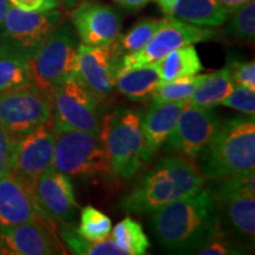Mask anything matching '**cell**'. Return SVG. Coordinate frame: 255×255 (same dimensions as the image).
I'll return each instance as SVG.
<instances>
[{"label": "cell", "mask_w": 255, "mask_h": 255, "mask_svg": "<svg viewBox=\"0 0 255 255\" xmlns=\"http://www.w3.org/2000/svg\"><path fill=\"white\" fill-rule=\"evenodd\" d=\"M56 130L52 117L46 122L15 136L11 173L33 184L55 158Z\"/></svg>", "instance_id": "cell-12"}, {"label": "cell", "mask_w": 255, "mask_h": 255, "mask_svg": "<svg viewBox=\"0 0 255 255\" xmlns=\"http://www.w3.org/2000/svg\"><path fill=\"white\" fill-rule=\"evenodd\" d=\"M52 121L56 132L66 130L101 132L98 100L76 75L52 91Z\"/></svg>", "instance_id": "cell-8"}, {"label": "cell", "mask_w": 255, "mask_h": 255, "mask_svg": "<svg viewBox=\"0 0 255 255\" xmlns=\"http://www.w3.org/2000/svg\"><path fill=\"white\" fill-rule=\"evenodd\" d=\"M231 12L219 0H178L170 17L183 23L205 27H220Z\"/></svg>", "instance_id": "cell-20"}, {"label": "cell", "mask_w": 255, "mask_h": 255, "mask_svg": "<svg viewBox=\"0 0 255 255\" xmlns=\"http://www.w3.org/2000/svg\"><path fill=\"white\" fill-rule=\"evenodd\" d=\"M64 21L59 9L23 11L9 6L1 25V43L20 51L28 59Z\"/></svg>", "instance_id": "cell-11"}, {"label": "cell", "mask_w": 255, "mask_h": 255, "mask_svg": "<svg viewBox=\"0 0 255 255\" xmlns=\"http://www.w3.org/2000/svg\"><path fill=\"white\" fill-rule=\"evenodd\" d=\"M203 186L205 180L191 159L165 157L139 178L122 200L121 208L130 214H150L167 203L193 195Z\"/></svg>", "instance_id": "cell-2"}, {"label": "cell", "mask_w": 255, "mask_h": 255, "mask_svg": "<svg viewBox=\"0 0 255 255\" xmlns=\"http://www.w3.org/2000/svg\"><path fill=\"white\" fill-rule=\"evenodd\" d=\"M52 167L76 177H94L111 173L100 133L81 130L56 132Z\"/></svg>", "instance_id": "cell-7"}, {"label": "cell", "mask_w": 255, "mask_h": 255, "mask_svg": "<svg viewBox=\"0 0 255 255\" xmlns=\"http://www.w3.org/2000/svg\"><path fill=\"white\" fill-rule=\"evenodd\" d=\"M9 6H11V4H9L8 0H0V28H1L2 21H4Z\"/></svg>", "instance_id": "cell-39"}, {"label": "cell", "mask_w": 255, "mask_h": 255, "mask_svg": "<svg viewBox=\"0 0 255 255\" xmlns=\"http://www.w3.org/2000/svg\"><path fill=\"white\" fill-rule=\"evenodd\" d=\"M229 19V18H228ZM229 36L239 40L254 41L255 38V1L246 2L233 12L226 28Z\"/></svg>", "instance_id": "cell-30"}, {"label": "cell", "mask_w": 255, "mask_h": 255, "mask_svg": "<svg viewBox=\"0 0 255 255\" xmlns=\"http://www.w3.org/2000/svg\"><path fill=\"white\" fill-rule=\"evenodd\" d=\"M195 161L205 181L253 171L255 169L254 115L220 121L219 127Z\"/></svg>", "instance_id": "cell-3"}, {"label": "cell", "mask_w": 255, "mask_h": 255, "mask_svg": "<svg viewBox=\"0 0 255 255\" xmlns=\"http://www.w3.org/2000/svg\"><path fill=\"white\" fill-rule=\"evenodd\" d=\"M59 4L64 6L65 8L68 9H72L73 7H76L78 4H81V2L85 1V0H58Z\"/></svg>", "instance_id": "cell-40"}, {"label": "cell", "mask_w": 255, "mask_h": 255, "mask_svg": "<svg viewBox=\"0 0 255 255\" xmlns=\"http://www.w3.org/2000/svg\"><path fill=\"white\" fill-rule=\"evenodd\" d=\"M71 21L82 44L103 46L120 36L123 18L113 6L85 0L72 8Z\"/></svg>", "instance_id": "cell-16"}, {"label": "cell", "mask_w": 255, "mask_h": 255, "mask_svg": "<svg viewBox=\"0 0 255 255\" xmlns=\"http://www.w3.org/2000/svg\"><path fill=\"white\" fill-rule=\"evenodd\" d=\"M215 37V31L209 27L196 26L176 20L171 17L163 18L151 39L137 52L122 56L119 73L130 69L154 65L178 47L210 40ZM117 73V75H119Z\"/></svg>", "instance_id": "cell-9"}, {"label": "cell", "mask_w": 255, "mask_h": 255, "mask_svg": "<svg viewBox=\"0 0 255 255\" xmlns=\"http://www.w3.org/2000/svg\"><path fill=\"white\" fill-rule=\"evenodd\" d=\"M162 82L190 77L202 71L203 66L193 44L178 47L154 64Z\"/></svg>", "instance_id": "cell-23"}, {"label": "cell", "mask_w": 255, "mask_h": 255, "mask_svg": "<svg viewBox=\"0 0 255 255\" xmlns=\"http://www.w3.org/2000/svg\"><path fill=\"white\" fill-rule=\"evenodd\" d=\"M161 78L154 65L130 69L120 72L116 78V87L128 100L145 102L150 100L152 92L161 83Z\"/></svg>", "instance_id": "cell-22"}, {"label": "cell", "mask_w": 255, "mask_h": 255, "mask_svg": "<svg viewBox=\"0 0 255 255\" xmlns=\"http://www.w3.org/2000/svg\"><path fill=\"white\" fill-rule=\"evenodd\" d=\"M52 220L43 218L13 226H0V254H66Z\"/></svg>", "instance_id": "cell-13"}, {"label": "cell", "mask_w": 255, "mask_h": 255, "mask_svg": "<svg viewBox=\"0 0 255 255\" xmlns=\"http://www.w3.org/2000/svg\"><path fill=\"white\" fill-rule=\"evenodd\" d=\"M235 87L229 65L218 71L205 75L202 82L188 100V103L203 109H213L221 104Z\"/></svg>", "instance_id": "cell-21"}, {"label": "cell", "mask_w": 255, "mask_h": 255, "mask_svg": "<svg viewBox=\"0 0 255 255\" xmlns=\"http://www.w3.org/2000/svg\"><path fill=\"white\" fill-rule=\"evenodd\" d=\"M150 214L152 234L161 246L175 253H194L222 235L215 203L205 187Z\"/></svg>", "instance_id": "cell-1"}, {"label": "cell", "mask_w": 255, "mask_h": 255, "mask_svg": "<svg viewBox=\"0 0 255 255\" xmlns=\"http://www.w3.org/2000/svg\"><path fill=\"white\" fill-rule=\"evenodd\" d=\"M32 83L30 59L13 47L0 44V92Z\"/></svg>", "instance_id": "cell-24"}, {"label": "cell", "mask_w": 255, "mask_h": 255, "mask_svg": "<svg viewBox=\"0 0 255 255\" xmlns=\"http://www.w3.org/2000/svg\"><path fill=\"white\" fill-rule=\"evenodd\" d=\"M114 1L127 9H139L148 5L151 0H114Z\"/></svg>", "instance_id": "cell-36"}, {"label": "cell", "mask_w": 255, "mask_h": 255, "mask_svg": "<svg viewBox=\"0 0 255 255\" xmlns=\"http://www.w3.org/2000/svg\"><path fill=\"white\" fill-rule=\"evenodd\" d=\"M246 251H250V248L244 246L240 242L220 235V237L209 241L208 244L203 245L202 247H200L194 253L199 255H235L245 254Z\"/></svg>", "instance_id": "cell-32"}, {"label": "cell", "mask_w": 255, "mask_h": 255, "mask_svg": "<svg viewBox=\"0 0 255 255\" xmlns=\"http://www.w3.org/2000/svg\"><path fill=\"white\" fill-rule=\"evenodd\" d=\"M231 68L235 84L244 85L251 90H255V63L234 62L228 64Z\"/></svg>", "instance_id": "cell-34"}, {"label": "cell", "mask_w": 255, "mask_h": 255, "mask_svg": "<svg viewBox=\"0 0 255 255\" xmlns=\"http://www.w3.org/2000/svg\"><path fill=\"white\" fill-rule=\"evenodd\" d=\"M221 105L241 111L245 115L255 114V90L235 84L233 91L221 102Z\"/></svg>", "instance_id": "cell-31"}, {"label": "cell", "mask_w": 255, "mask_h": 255, "mask_svg": "<svg viewBox=\"0 0 255 255\" xmlns=\"http://www.w3.org/2000/svg\"><path fill=\"white\" fill-rule=\"evenodd\" d=\"M141 111L119 109L104 117L100 136L103 141L111 174L130 180L141 170L144 161V138Z\"/></svg>", "instance_id": "cell-5"}, {"label": "cell", "mask_w": 255, "mask_h": 255, "mask_svg": "<svg viewBox=\"0 0 255 255\" xmlns=\"http://www.w3.org/2000/svg\"><path fill=\"white\" fill-rule=\"evenodd\" d=\"M205 187V186H203ZM216 207L220 232L253 248L255 235V173L210 180L205 187Z\"/></svg>", "instance_id": "cell-4"}, {"label": "cell", "mask_w": 255, "mask_h": 255, "mask_svg": "<svg viewBox=\"0 0 255 255\" xmlns=\"http://www.w3.org/2000/svg\"><path fill=\"white\" fill-rule=\"evenodd\" d=\"M79 234L89 241H102L110 237L111 220L103 212L88 206L81 213V225L77 228Z\"/></svg>", "instance_id": "cell-29"}, {"label": "cell", "mask_w": 255, "mask_h": 255, "mask_svg": "<svg viewBox=\"0 0 255 255\" xmlns=\"http://www.w3.org/2000/svg\"><path fill=\"white\" fill-rule=\"evenodd\" d=\"M219 123L218 115L212 109H203L186 102L174 131L165 142L167 150L194 161Z\"/></svg>", "instance_id": "cell-15"}, {"label": "cell", "mask_w": 255, "mask_h": 255, "mask_svg": "<svg viewBox=\"0 0 255 255\" xmlns=\"http://www.w3.org/2000/svg\"><path fill=\"white\" fill-rule=\"evenodd\" d=\"M33 193L41 214L52 221L73 222L78 205L69 175L51 165L33 184Z\"/></svg>", "instance_id": "cell-17"}, {"label": "cell", "mask_w": 255, "mask_h": 255, "mask_svg": "<svg viewBox=\"0 0 255 255\" xmlns=\"http://www.w3.org/2000/svg\"><path fill=\"white\" fill-rule=\"evenodd\" d=\"M178 0H155V2L161 9V12L163 13L165 17H170L171 12H173V8L176 5Z\"/></svg>", "instance_id": "cell-37"}, {"label": "cell", "mask_w": 255, "mask_h": 255, "mask_svg": "<svg viewBox=\"0 0 255 255\" xmlns=\"http://www.w3.org/2000/svg\"><path fill=\"white\" fill-rule=\"evenodd\" d=\"M205 75L190 76L161 82L151 95L152 103H173V102H187L195 92Z\"/></svg>", "instance_id": "cell-28"}, {"label": "cell", "mask_w": 255, "mask_h": 255, "mask_svg": "<svg viewBox=\"0 0 255 255\" xmlns=\"http://www.w3.org/2000/svg\"><path fill=\"white\" fill-rule=\"evenodd\" d=\"M163 19L142 18L126 34H120L114 41L117 52L122 57L128 53L137 52L151 39Z\"/></svg>", "instance_id": "cell-27"}, {"label": "cell", "mask_w": 255, "mask_h": 255, "mask_svg": "<svg viewBox=\"0 0 255 255\" xmlns=\"http://www.w3.org/2000/svg\"><path fill=\"white\" fill-rule=\"evenodd\" d=\"M60 238L73 254L77 255H124L122 251L114 244L113 239L102 241H89L79 234L77 227L71 222H58Z\"/></svg>", "instance_id": "cell-25"}, {"label": "cell", "mask_w": 255, "mask_h": 255, "mask_svg": "<svg viewBox=\"0 0 255 255\" xmlns=\"http://www.w3.org/2000/svg\"><path fill=\"white\" fill-rule=\"evenodd\" d=\"M113 233V241L124 255H144L150 247V242L143 231L141 223L127 216L117 223Z\"/></svg>", "instance_id": "cell-26"}, {"label": "cell", "mask_w": 255, "mask_h": 255, "mask_svg": "<svg viewBox=\"0 0 255 255\" xmlns=\"http://www.w3.org/2000/svg\"><path fill=\"white\" fill-rule=\"evenodd\" d=\"M121 58L114 41L103 46L78 44L76 76L98 101L104 100L116 85Z\"/></svg>", "instance_id": "cell-14"}, {"label": "cell", "mask_w": 255, "mask_h": 255, "mask_svg": "<svg viewBox=\"0 0 255 255\" xmlns=\"http://www.w3.org/2000/svg\"><path fill=\"white\" fill-rule=\"evenodd\" d=\"M78 37L75 28L62 23L30 58L32 83L52 95V91L76 75Z\"/></svg>", "instance_id": "cell-6"}, {"label": "cell", "mask_w": 255, "mask_h": 255, "mask_svg": "<svg viewBox=\"0 0 255 255\" xmlns=\"http://www.w3.org/2000/svg\"><path fill=\"white\" fill-rule=\"evenodd\" d=\"M8 1L12 6L23 11H51L60 6L58 0H8Z\"/></svg>", "instance_id": "cell-35"}, {"label": "cell", "mask_w": 255, "mask_h": 255, "mask_svg": "<svg viewBox=\"0 0 255 255\" xmlns=\"http://www.w3.org/2000/svg\"><path fill=\"white\" fill-rule=\"evenodd\" d=\"M15 136L0 126V177L11 173Z\"/></svg>", "instance_id": "cell-33"}, {"label": "cell", "mask_w": 255, "mask_h": 255, "mask_svg": "<svg viewBox=\"0 0 255 255\" xmlns=\"http://www.w3.org/2000/svg\"><path fill=\"white\" fill-rule=\"evenodd\" d=\"M45 218L34 197L33 187L17 175L0 177V226H13Z\"/></svg>", "instance_id": "cell-18"}, {"label": "cell", "mask_w": 255, "mask_h": 255, "mask_svg": "<svg viewBox=\"0 0 255 255\" xmlns=\"http://www.w3.org/2000/svg\"><path fill=\"white\" fill-rule=\"evenodd\" d=\"M186 102L152 103L142 117V133L144 138V161H151L161 146L165 144L174 131Z\"/></svg>", "instance_id": "cell-19"}, {"label": "cell", "mask_w": 255, "mask_h": 255, "mask_svg": "<svg viewBox=\"0 0 255 255\" xmlns=\"http://www.w3.org/2000/svg\"><path fill=\"white\" fill-rule=\"evenodd\" d=\"M219 1L220 4L225 6L229 12H232V11H235V9L239 8L244 4H246V2L251 1V0H219Z\"/></svg>", "instance_id": "cell-38"}, {"label": "cell", "mask_w": 255, "mask_h": 255, "mask_svg": "<svg viewBox=\"0 0 255 255\" xmlns=\"http://www.w3.org/2000/svg\"><path fill=\"white\" fill-rule=\"evenodd\" d=\"M52 117V95L33 83L0 92V126L20 135Z\"/></svg>", "instance_id": "cell-10"}]
</instances>
